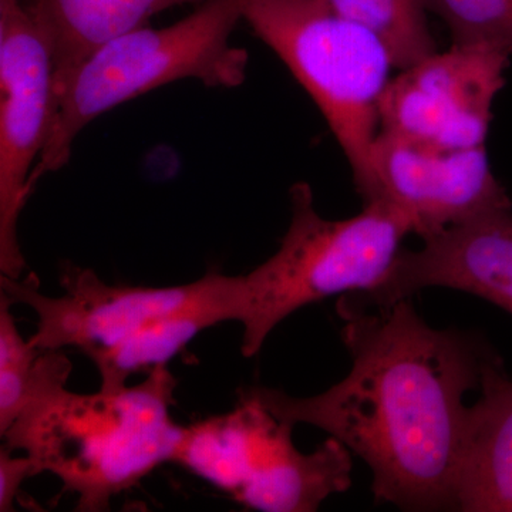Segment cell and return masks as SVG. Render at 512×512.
<instances>
[{
	"label": "cell",
	"instance_id": "5bb4252c",
	"mask_svg": "<svg viewBox=\"0 0 512 512\" xmlns=\"http://www.w3.org/2000/svg\"><path fill=\"white\" fill-rule=\"evenodd\" d=\"M232 322V276L201 301L165 313L114 348L89 356L100 376L101 390H119L138 372L167 366L195 336L220 323Z\"/></svg>",
	"mask_w": 512,
	"mask_h": 512
},
{
	"label": "cell",
	"instance_id": "52a82bcc",
	"mask_svg": "<svg viewBox=\"0 0 512 512\" xmlns=\"http://www.w3.org/2000/svg\"><path fill=\"white\" fill-rule=\"evenodd\" d=\"M55 63L28 6L0 0V271L22 278L19 218L56 110Z\"/></svg>",
	"mask_w": 512,
	"mask_h": 512
},
{
	"label": "cell",
	"instance_id": "8fae6325",
	"mask_svg": "<svg viewBox=\"0 0 512 512\" xmlns=\"http://www.w3.org/2000/svg\"><path fill=\"white\" fill-rule=\"evenodd\" d=\"M402 249L386 279L372 291L342 298L360 308L387 306L426 288L480 296L512 315V210L481 215Z\"/></svg>",
	"mask_w": 512,
	"mask_h": 512
},
{
	"label": "cell",
	"instance_id": "9a60e30c",
	"mask_svg": "<svg viewBox=\"0 0 512 512\" xmlns=\"http://www.w3.org/2000/svg\"><path fill=\"white\" fill-rule=\"evenodd\" d=\"M12 299L0 291V434L39 400L66 387L73 365L63 350L36 348L20 335L10 312Z\"/></svg>",
	"mask_w": 512,
	"mask_h": 512
},
{
	"label": "cell",
	"instance_id": "5b68a950",
	"mask_svg": "<svg viewBox=\"0 0 512 512\" xmlns=\"http://www.w3.org/2000/svg\"><path fill=\"white\" fill-rule=\"evenodd\" d=\"M241 6L242 20L319 107L365 200L372 187L379 103L394 67L389 49L328 0H241Z\"/></svg>",
	"mask_w": 512,
	"mask_h": 512
},
{
	"label": "cell",
	"instance_id": "30bf717a",
	"mask_svg": "<svg viewBox=\"0 0 512 512\" xmlns=\"http://www.w3.org/2000/svg\"><path fill=\"white\" fill-rule=\"evenodd\" d=\"M382 201L433 237L453 225L512 210L491 170L485 146L440 150L379 131L372 150V187L363 202Z\"/></svg>",
	"mask_w": 512,
	"mask_h": 512
},
{
	"label": "cell",
	"instance_id": "7a4b0ae2",
	"mask_svg": "<svg viewBox=\"0 0 512 512\" xmlns=\"http://www.w3.org/2000/svg\"><path fill=\"white\" fill-rule=\"evenodd\" d=\"M177 379L167 366L119 390L73 393L66 387L28 407L5 434V446L25 451L37 474H53L77 511L110 508L165 463H174L184 426L175 423Z\"/></svg>",
	"mask_w": 512,
	"mask_h": 512
},
{
	"label": "cell",
	"instance_id": "9c48e42d",
	"mask_svg": "<svg viewBox=\"0 0 512 512\" xmlns=\"http://www.w3.org/2000/svg\"><path fill=\"white\" fill-rule=\"evenodd\" d=\"M224 274L208 271L191 284L178 286L109 285L96 272L73 264L60 269V296L40 292L35 274L26 279H0L13 303L35 311L37 328L30 342L36 348H76L89 357L119 345L165 313L201 301L221 284Z\"/></svg>",
	"mask_w": 512,
	"mask_h": 512
},
{
	"label": "cell",
	"instance_id": "ba28073f",
	"mask_svg": "<svg viewBox=\"0 0 512 512\" xmlns=\"http://www.w3.org/2000/svg\"><path fill=\"white\" fill-rule=\"evenodd\" d=\"M511 56L507 43H453L400 70L380 99V131L440 150L485 146Z\"/></svg>",
	"mask_w": 512,
	"mask_h": 512
},
{
	"label": "cell",
	"instance_id": "8992f818",
	"mask_svg": "<svg viewBox=\"0 0 512 512\" xmlns=\"http://www.w3.org/2000/svg\"><path fill=\"white\" fill-rule=\"evenodd\" d=\"M293 427L238 396L231 412L184 426L174 463L251 510L318 511L352 485V451L330 437L302 453L293 444Z\"/></svg>",
	"mask_w": 512,
	"mask_h": 512
},
{
	"label": "cell",
	"instance_id": "2e32d148",
	"mask_svg": "<svg viewBox=\"0 0 512 512\" xmlns=\"http://www.w3.org/2000/svg\"><path fill=\"white\" fill-rule=\"evenodd\" d=\"M340 15L383 40L394 67L402 70L437 52L424 0H328Z\"/></svg>",
	"mask_w": 512,
	"mask_h": 512
},
{
	"label": "cell",
	"instance_id": "4fadbf2b",
	"mask_svg": "<svg viewBox=\"0 0 512 512\" xmlns=\"http://www.w3.org/2000/svg\"><path fill=\"white\" fill-rule=\"evenodd\" d=\"M208 0H33L28 6L42 30L56 83L101 46L174 6L202 5Z\"/></svg>",
	"mask_w": 512,
	"mask_h": 512
},
{
	"label": "cell",
	"instance_id": "3957f363",
	"mask_svg": "<svg viewBox=\"0 0 512 512\" xmlns=\"http://www.w3.org/2000/svg\"><path fill=\"white\" fill-rule=\"evenodd\" d=\"M241 20V0H208L174 25L131 30L87 57L56 84L55 117L32 187L69 163L83 128L134 97L184 79L207 87L241 86L249 56L231 45Z\"/></svg>",
	"mask_w": 512,
	"mask_h": 512
},
{
	"label": "cell",
	"instance_id": "e0dca14e",
	"mask_svg": "<svg viewBox=\"0 0 512 512\" xmlns=\"http://www.w3.org/2000/svg\"><path fill=\"white\" fill-rule=\"evenodd\" d=\"M424 5L443 20L453 43L512 46V0H424Z\"/></svg>",
	"mask_w": 512,
	"mask_h": 512
},
{
	"label": "cell",
	"instance_id": "ac0fdd59",
	"mask_svg": "<svg viewBox=\"0 0 512 512\" xmlns=\"http://www.w3.org/2000/svg\"><path fill=\"white\" fill-rule=\"evenodd\" d=\"M9 447L0 448V511L16 510V500L22 501V484L37 476L36 468L28 456H13Z\"/></svg>",
	"mask_w": 512,
	"mask_h": 512
},
{
	"label": "cell",
	"instance_id": "277c9868",
	"mask_svg": "<svg viewBox=\"0 0 512 512\" xmlns=\"http://www.w3.org/2000/svg\"><path fill=\"white\" fill-rule=\"evenodd\" d=\"M291 208L278 251L232 282V319L244 329L245 357L258 355L272 330L299 309L382 284L412 234L403 215L382 201L365 204L355 217L326 220L306 183L291 188Z\"/></svg>",
	"mask_w": 512,
	"mask_h": 512
},
{
	"label": "cell",
	"instance_id": "7c38bea8",
	"mask_svg": "<svg viewBox=\"0 0 512 512\" xmlns=\"http://www.w3.org/2000/svg\"><path fill=\"white\" fill-rule=\"evenodd\" d=\"M480 389V399L466 409L456 511L512 512V379L494 352Z\"/></svg>",
	"mask_w": 512,
	"mask_h": 512
},
{
	"label": "cell",
	"instance_id": "6da1fadb",
	"mask_svg": "<svg viewBox=\"0 0 512 512\" xmlns=\"http://www.w3.org/2000/svg\"><path fill=\"white\" fill-rule=\"evenodd\" d=\"M352 369L326 392L293 397L248 386L238 396L276 419L326 431L373 473L376 504L403 511H456L466 409L493 353L471 333L431 328L410 298L360 308L340 298Z\"/></svg>",
	"mask_w": 512,
	"mask_h": 512
}]
</instances>
